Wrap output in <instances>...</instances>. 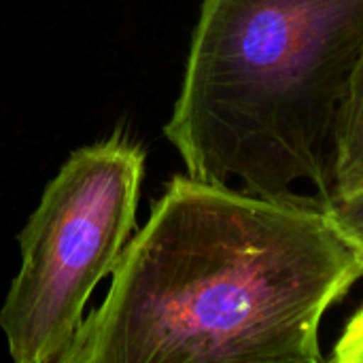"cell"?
<instances>
[{"mask_svg": "<svg viewBox=\"0 0 363 363\" xmlns=\"http://www.w3.org/2000/svg\"><path fill=\"white\" fill-rule=\"evenodd\" d=\"M145 149L115 132L77 149L19 232L21 268L0 308L15 363H62L83 311L136 228Z\"/></svg>", "mask_w": 363, "mask_h": 363, "instance_id": "3957f363", "label": "cell"}, {"mask_svg": "<svg viewBox=\"0 0 363 363\" xmlns=\"http://www.w3.org/2000/svg\"><path fill=\"white\" fill-rule=\"evenodd\" d=\"M363 191V62L345 102L334 170V198Z\"/></svg>", "mask_w": 363, "mask_h": 363, "instance_id": "277c9868", "label": "cell"}, {"mask_svg": "<svg viewBox=\"0 0 363 363\" xmlns=\"http://www.w3.org/2000/svg\"><path fill=\"white\" fill-rule=\"evenodd\" d=\"M325 213L340 234L363 255V191L332 198L325 204Z\"/></svg>", "mask_w": 363, "mask_h": 363, "instance_id": "5b68a950", "label": "cell"}, {"mask_svg": "<svg viewBox=\"0 0 363 363\" xmlns=\"http://www.w3.org/2000/svg\"><path fill=\"white\" fill-rule=\"evenodd\" d=\"M359 279L325 206L174 174L62 363H321Z\"/></svg>", "mask_w": 363, "mask_h": 363, "instance_id": "6da1fadb", "label": "cell"}, {"mask_svg": "<svg viewBox=\"0 0 363 363\" xmlns=\"http://www.w3.org/2000/svg\"><path fill=\"white\" fill-rule=\"evenodd\" d=\"M362 62L363 0H202L164 136L194 179L325 206Z\"/></svg>", "mask_w": 363, "mask_h": 363, "instance_id": "7a4b0ae2", "label": "cell"}, {"mask_svg": "<svg viewBox=\"0 0 363 363\" xmlns=\"http://www.w3.org/2000/svg\"><path fill=\"white\" fill-rule=\"evenodd\" d=\"M330 359L338 363H363V304L347 321Z\"/></svg>", "mask_w": 363, "mask_h": 363, "instance_id": "8992f818", "label": "cell"}]
</instances>
